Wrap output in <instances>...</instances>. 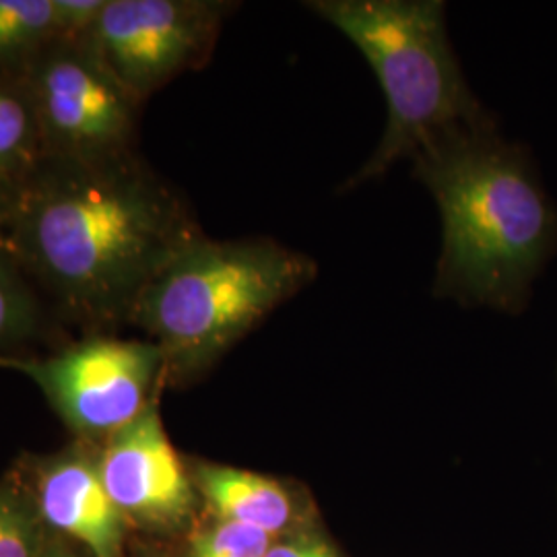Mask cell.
Masks as SVG:
<instances>
[{"instance_id":"5b68a950","label":"cell","mask_w":557,"mask_h":557,"mask_svg":"<svg viewBox=\"0 0 557 557\" xmlns=\"http://www.w3.org/2000/svg\"><path fill=\"white\" fill-rule=\"evenodd\" d=\"M0 368L38 384L79 440L103 444L158 398L165 359L149 338H85L46 358L0 356Z\"/></svg>"},{"instance_id":"8992f818","label":"cell","mask_w":557,"mask_h":557,"mask_svg":"<svg viewBox=\"0 0 557 557\" xmlns=\"http://www.w3.org/2000/svg\"><path fill=\"white\" fill-rule=\"evenodd\" d=\"M17 73L48 158L101 161L135 151L140 101L85 41L52 40Z\"/></svg>"},{"instance_id":"ac0fdd59","label":"cell","mask_w":557,"mask_h":557,"mask_svg":"<svg viewBox=\"0 0 557 557\" xmlns=\"http://www.w3.org/2000/svg\"><path fill=\"white\" fill-rule=\"evenodd\" d=\"M13 193L15 186L7 184L4 180H0V248L9 252V244H7V223H9V213H11V202H13Z\"/></svg>"},{"instance_id":"ba28073f","label":"cell","mask_w":557,"mask_h":557,"mask_svg":"<svg viewBox=\"0 0 557 557\" xmlns=\"http://www.w3.org/2000/svg\"><path fill=\"white\" fill-rule=\"evenodd\" d=\"M106 492L128 520L178 529L195 506V481L163 428L158 398L100 446Z\"/></svg>"},{"instance_id":"8fae6325","label":"cell","mask_w":557,"mask_h":557,"mask_svg":"<svg viewBox=\"0 0 557 557\" xmlns=\"http://www.w3.org/2000/svg\"><path fill=\"white\" fill-rule=\"evenodd\" d=\"M48 153L40 122L20 73L0 71V180L20 186Z\"/></svg>"},{"instance_id":"9a60e30c","label":"cell","mask_w":557,"mask_h":557,"mask_svg":"<svg viewBox=\"0 0 557 557\" xmlns=\"http://www.w3.org/2000/svg\"><path fill=\"white\" fill-rule=\"evenodd\" d=\"M36 520L13 485H0V557H40Z\"/></svg>"},{"instance_id":"d6986e66","label":"cell","mask_w":557,"mask_h":557,"mask_svg":"<svg viewBox=\"0 0 557 557\" xmlns=\"http://www.w3.org/2000/svg\"><path fill=\"white\" fill-rule=\"evenodd\" d=\"M40 557H77L73 552H69V549H64V547H60V545H54V547H50V549H41Z\"/></svg>"},{"instance_id":"e0dca14e","label":"cell","mask_w":557,"mask_h":557,"mask_svg":"<svg viewBox=\"0 0 557 557\" xmlns=\"http://www.w3.org/2000/svg\"><path fill=\"white\" fill-rule=\"evenodd\" d=\"M264 557H337L335 552L317 539H292L273 543Z\"/></svg>"},{"instance_id":"6da1fadb","label":"cell","mask_w":557,"mask_h":557,"mask_svg":"<svg viewBox=\"0 0 557 557\" xmlns=\"http://www.w3.org/2000/svg\"><path fill=\"white\" fill-rule=\"evenodd\" d=\"M176 188L135 151L101 161L46 158L13 193L9 255L62 314L128 324L149 281L202 238Z\"/></svg>"},{"instance_id":"52a82bcc","label":"cell","mask_w":557,"mask_h":557,"mask_svg":"<svg viewBox=\"0 0 557 557\" xmlns=\"http://www.w3.org/2000/svg\"><path fill=\"white\" fill-rule=\"evenodd\" d=\"M230 11L218 0H106L83 41L143 103L209 60Z\"/></svg>"},{"instance_id":"3957f363","label":"cell","mask_w":557,"mask_h":557,"mask_svg":"<svg viewBox=\"0 0 557 557\" xmlns=\"http://www.w3.org/2000/svg\"><path fill=\"white\" fill-rule=\"evenodd\" d=\"M314 277V260L275 239L202 236L149 281L128 324L160 347L165 380L190 379Z\"/></svg>"},{"instance_id":"2e32d148","label":"cell","mask_w":557,"mask_h":557,"mask_svg":"<svg viewBox=\"0 0 557 557\" xmlns=\"http://www.w3.org/2000/svg\"><path fill=\"white\" fill-rule=\"evenodd\" d=\"M106 0H54L57 40L83 41L98 23Z\"/></svg>"},{"instance_id":"4fadbf2b","label":"cell","mask_w":557,"mask_h":557,"mask_svg":"<svg viewBox=\"0 0 557 557\" xmlns=\"http://www.w3.org/2000/svg\"><path fill=\"white\" fill-rule=\"evenodd\" d=\"M44 324L46 314L32 278L0 248V356L38 337Z\"/></svg>"},{"instance_id":"7c38bea8","label":"cell","mask_w":557,"mask_h":557,"mask_svg":"<svg viewBox=\"0 0 557 557\" xmlns=\"http://www.w3.org/2000/svg\"><path fill=\"white\" fill-rule=\"evenodd\" d=\"M52 40L54 0H0V71L17 73Z\"/></svg>"},{"instance_id":"30bf717a","label":"cell","mask_w":557,"mask_h":557,"mask_svg":"<svg viewBox=\"0 0 557 557\" xmlns=\"http://www.w3.org/2000/svg\"><path fill=\"white\" fill-rule=\"evenodd\" d=\"M193 481L220 520L259 529L271 537L287 531L294 520V499L275 479L230 465L200 462Z\"/></svg>"},{"instance_id":"277c9868","label":"cell","mask_w":557,"mask_h":557,"mask_svg":"<svg viewBox=\"0 0 557 557\" xmlns=\"http://www.w3.org/2000/svg\"><path fill=\"white\" fill-rule=\"evenodd\" d=\"M308 7L354 41L386 96V131L343 190L384 176L455 128L490 124L448 40L444 2L317 0Z\"/></svg>"},{"instance_id":"7a4b0ae2","label":"cell","mask_w":557,"mask_h":557,"mask_svg":"<svg viewBox=\"0 0 557 557\" xmlns=\"http://www.w3.org/2000/svg\"><path fill=\"white\" fill-rule=\"evenodd\" d=\"M438 202L436 294L517 312L557 244V213L529 158L494 124L455 128L413 158Z\"/></svg>"},{"instance_id":"9c48e42d","label":"cell","mask_w":557,"mask_h":557,"mask_svg":"<svg viewBox=\"0 0 557 557\" xmlns=\"http://www.w3.org/2000/svg\"><path fill=\"white\" fill-rule=\"evenodd\" d=\"M100 446L81 440L36 467V504L46 524L94 557H120L126 518L103 487Z\"/></svg>"},{"instance_id":"5bb4252c","label":"cell","mask_w":557,"mask_h":557,"mask_svg":"<svg viewBox=\"0 0 557 557\" xmlns=\"http://www.w3.org/2000/svg\"><path fill=\"white\" fill-rule=\"evenodd\" d=\"M273 537L264 531L220 520L193 541L190 557H264Z\"/></svg>"}]
</instances>
